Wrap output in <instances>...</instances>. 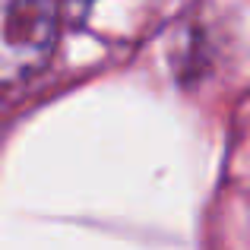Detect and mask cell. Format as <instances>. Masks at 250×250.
Segmentation results:
<instances>
[{
  "mask_svg": "<svg viewBox=\"0 0 250 250\" xmlns=\"http://www.w3.org/2000/svg\"><path fill=\"white\" fill-rule=\"evenodd\" d=\"M57 44L54 0H0V85L35 76Z\"/></svg>",
  "mask_w": 250,
  "mask_h": 250,
  "instance_id": "6da1fadb",
  "label": "cell"
}]
</instances>
